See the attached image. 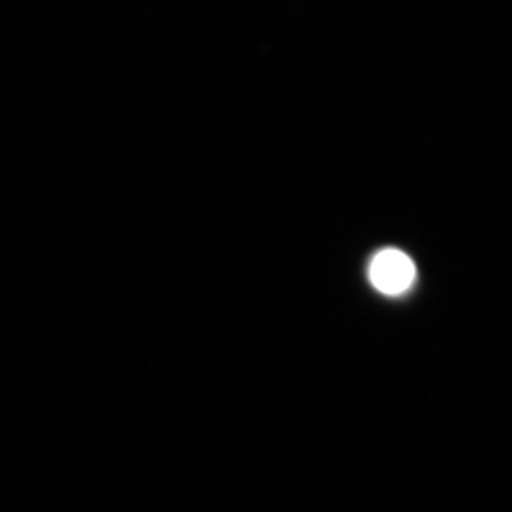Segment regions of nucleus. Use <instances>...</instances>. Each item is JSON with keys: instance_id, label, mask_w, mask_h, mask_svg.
<instances>
[{"instance_id": "1", "label": "nucleus", "mask_w": 512, "mask_h": 512, "mask_svg": "<svg viewBox=\"0 0 512 512\" xmlns=\"http://www.w3.org/2000/svg\"><path fill=\"white\" fill-rule=\"evenodd\" d=\"M415 264L405 252L385 249L373 257L370 279L380 292L397 295L405 292L415 281Z\"/></svg>"}]
</instances>
